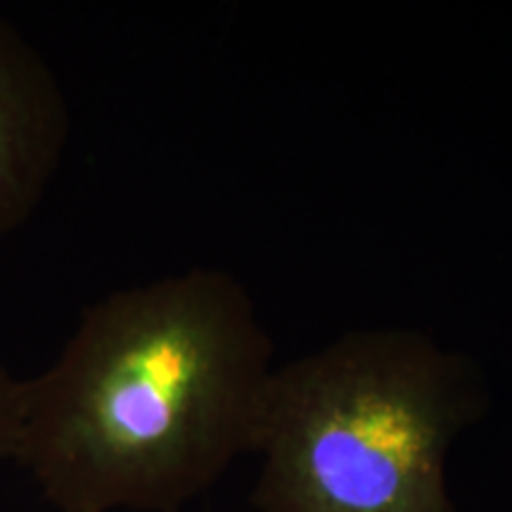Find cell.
I'll return each mask as SVG.
<instances>
[{
    "label": "cell",
    "instance_id": "cell-1",
    "mask_svg": "<svg viewBox=\"0 0 512 512\" xmlns=\"http://www.w3.org/2000/svg\"><path fill=\"white\" fill-rule=\"evenodd\" d=\"M273 342L219 268L112 292L24 380L15 463L57 512H181L264 425Z\"/></svg>",
    "mask_w": 512,
    "mask_h": 512
},
{
    "label": "cell",
    "instance_id": "cell-2",
    "mask_svg": "<svg viewBox=\"0 0 512 512\" xmlns=\"http://www.w3.org/2000/svg\"><path fill=\"white\" fill-rule=\"evenodd\" d=\"M489 392L470 356L408 328L351 330L275 366L256 453L259 512H456L451 446Z\"/></svg>",
    "mask_w": 512,
    "mask_h": 512
},
{
    "label": "cell",
    "instance_id": "cell-3",
    "mask_svg": "<svg viewBox=\"0 0 512 512\" xmlns=\"http://www.w3.org/2000/svg\"><path fill=\"white\" fill-rule=\"evenodd\" d=\"M69 140V107L55 69L0 15V242L46 197Z\"/></svg>",
    "mask_w": 512,
    "mask_h": 512
},
{
    "label": "cell",
    "instance_id": "cell-4",
    "mask_svg": "<svg viewBox=\"0 0 512 512\" xmlns=\"http://www.w3.org/2000/svg\"><path fill=\"white\" fill-rule=\"evenodd\" d=\"M24 380L0 366V460H15L22 427Z\"/></svg>",
    "mask_w": 512,
    "mask_h": 512
}]
</instances>
